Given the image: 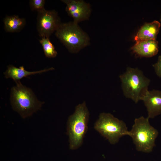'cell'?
I'll return each instance as SVG.
<instances>
[{"mask_svg": "<svg viewBox=\"0 0 161 161\" xmlns=\"http://www.w3.org/2000/svg\"><path fill=\"white\" fill-rule=\"evenodd\" d=\"M89 116V112L84 101L77 105L74 113L69 117L67 131L70 149H77L82 145L88 129Z\"/></svg>", "mask_w": 161, "mask_h": 161, "instance_id": "1", "label": "cell"}, {"mask_svg": "<svg viewBox=\"0 0 161 161\" xmlns=\"http://www.w3.org/2000/svg\"><path fill=\"white\" fill-rule=\"evenodd\" d=\"M124 95L135 103L142 100L148 90L150 80L137 68L128 67L119 76Z\"/></svg>", "mask_w": 161, "mask_h": 161, "instance_id": "2", "label": "cell"}, {"mask_svg": "<svg viewBox=\"0 0 161 161\" xmlns=\"http://www.w3.org/2000/svg\"><path fill=\"white\" fill-rule=\"evenodd\" d=\"M11 90L10 101L13 109L23 118L31 116L41 107L39 101L30 89L23 85L20 80Z\"/></svg>", "mask_w": 161, "mask_h": 161, "instance_id": "3", "label": "cell"}, {"mask_svg": "<svg viewBox=\"0 0 161 161\" xmlns=\"http://www.w3.org/2000/svg\"><path fill=\"white\" fill-rule=\"evenodd\" d=\"M55 35L68 50L77 53L90 44L88 35L74 21L61 23Z\"/></svg>", "mask_w": 161, "mask_h": 161, "instance_id": "4", "label": "cell"}, {"mask_svg": "<svg viewBox=\"0 0 161 161\" xmlns=\"http://www.w3.org/2000/svg\"><path fill=\"white\" fill-rule=\"evenodd\" d=\"M149 118L141 116L135 119L129 136L131 137L136 150L140 152L150 153L155 146L158 136L157 130L151 126Z\"/></svg>", "mask_w": 161, "mask_h": 161, "instance_id": "5", "label": "cell"}, {"mask_svg": "<svg viewBox=\"0 0 161 161\" xmlns=\"http://www.w3.org/2000/svg\"><path fill=\"white\" fill-rule=\"evenodd\" d=\"M94 127L112 144L117 143L122 137L129 135V131L125 122L109 113H101Z\"/></svg>", "mask_w": 161, "mask_h": 161, "instance_id": "6", "label": "cell"}, {"mask_svg": "<svg viewBox=\"0 0 161 161\" xmlns=\"http://www.w3.org/2000/svg\"><path fill=\"white\" fill-rule=\"evenodd\" d=\"M61 23L58 13L55 10L45 9L38 13L37 28L39 36L41 38H49Z\"/></svg>", "mask_w": 161, "mask_h": 161, "instance_id": "7", "label": "cell"}, {"mask_svg": "<svg viewBox=\"0 0 161 161\" xmlns=\"http://www.w3.org/2000/svg\"><path fill=\"white\" fill-rule=\"evenodd\" d=\"M61 1L66 4V11L74 22L78 24L89 19L91 12L89 4L82 0Z\"/></svg>", "mask_w": 161, "mask_h": 161, "instance_id": "8", "label": "cell"}, {"mask_svg": "<svg viewBox=\"0 0 161 161\" xmlns=\"http://www.w3.org/2000/svg\"><path fill=\"white\" fill-rule=\"evenodd\" d=\"M142 100L146 108L148 118H153L161 114V91L148 90Z\"/></svg>", "mask_w": 161, "mask_h": 161, "instance_id": "9", "label": "cell"}, {"mask_svg": "<svg viewBox=\"0 0 161 161\" xmlns=\"http://www.w3.org/2000/svg\"><path fill=\"white\" fill-rule=\"evenodd\" d=\"M131 49L138 56L152 57L157 55L158 52V43L156 40L137 41L131 47Z\"/></svg>", "mask_w": 161, "mask_h": 161, "instance_id": "10", "label": "cell"}, {"mask_svg": "<svg viewBox=\"0 0 161 161\" xmlns=\"http://www.w3.org/2000/svg\"><path fill=\"white\" fill-rule=\"evenodd\" d=\"M160 26V23L157 21L145 23L137 33L134 40L136 42L145 40H155Z\"/></svg>", "mask_w": 161, "mask_h": 161, "instance_id": "11", "label": "cell"}, {"mask_svg": "<svg viewBox=\"0 0 161 161\" xmlns=\"http://www.w3.org/2000/svg\"><path fill=\"white\" fill-rule=\"evenodd\" d=\"M54 69L53 68L51 67L37 71L30 72L25 70L23 66L17 68L13 65H9L4 74L6 78H11L16 81L32 75L41 73Z\"/></svg>", "mask_w": 161, "mask_h": 161, "instance_id": "12", "label": "cell"}, {"mask_svg": "<svg viewBox=\"0 0 161 161\" xmlns=\"http://www.w3.org/2000/svg\"><path fill=\"white\" fill-rule=\"evenodd\" d=\"M4 29L7 32H14L20 31L26 24L25 19L18 16H7L4 19Z\"/></svg>", "mask_w": 161, "mask_h": 161, "instance_id": "13", "label": "cell"}, {"mask_svg": "<svg viewBox=\"0 0 161 161\" xmlns=\"http://www.w3.org/2000/svg\"><path fill=\"white\" fill-rule=\"evenodd\" d=\"M39 42L42 47L44 54L47 57L54 58L56 56L57 52L49 38H41Z\"/></svg>", "mask_w": 161, "mask_h": 161, "instance_id": "14", "label": "cell"}, {"mask_svg": "<svg viewBox=\"0 0 161 161\" xmlns=\"http://www.w3.org/2000/svg\"><path fill=\"white\" fill-rule=\"evenodd\" d=\"M45 0H31L30 1V8L32 10H35L38 13L45 9L44 8Z\"/></svg>", "mask_w": 161, "mask_h": 161, "instance_id": "15", "label": "cell"}, {"mask_svg": "<svg viewBox=\"0 0 161 161\" xmlns=\"http://www.w3.org/2000/svg\"><path fill=\"white\" fill-rule=\"evenodd\" d=\"M153 66L157 75L161 78V55L159 56L157 62L153 64Z\"/></svg>", "mask_w": 161, "mask_h": 161, "instance_id": "16", "label": "cell"}, {"mask_svg": "<svg viewBox=\"0 0 161 161\" xmlns=\"http://www.w3.org/2000/svg\"><path fill=\"white\" fill-rule=\"evenodd\" d=\"M160 21H161V18H160Z\"/></svg>", "mask_w": 161, "mask_h": 161, "instance_id": "17", "label": "cell"}]
</instances>
